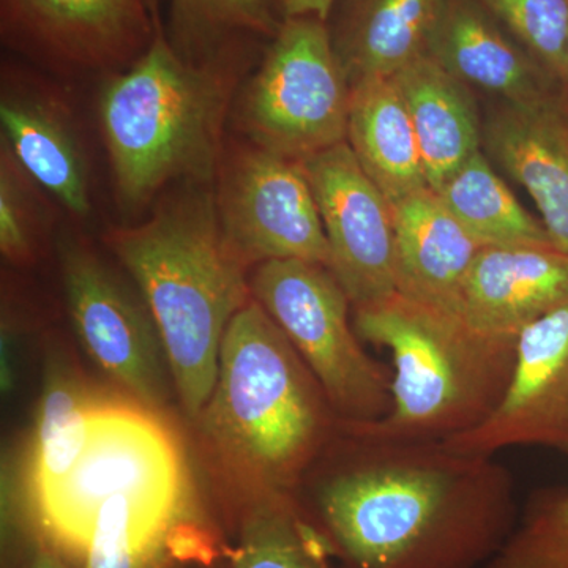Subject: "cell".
<instances>
[{
  "label": "cell",
  "mask_w": 568,
  "mask_h": 568,
  "mask_svg": "<svg viewBox=\"0 0 568 568\" xmlns=\"http://www.w3.org/2000/svg\"><path fill=\"white\" fill-rule=\"evenodd\" d=\"M301 489L342 568H485L519 517L515 478L495 457L343 425Z\"/></svg>",
  "instance_id": "obj_1"
},
{
  "label": "cell",
  "mask_w": 568,
  "mask_h": 568,
  "mask_svg": "<svg viewBox=\"0 0 568 568\" xmlns=\"http://www.w3.org/2000/svg\"><path fill=\"white\" fill-rule=\"evenodd\" d=\"M248 493H294L342 420L282 328L254 298L235 313L215 387L196 420Z\"/></svg>",
  "instance_id": "obj_2"
},
{
  "label": "cell",
  "mask_w": 568,
  "mask_h": 568,
  "mask_svg": "<svg viewBox=\"0 0 568 568\" xmlns=\"http://www.w3.org/2000/svg\"><path fill=\"white\" fill-rule=\"evenodd\" d=\"M106 242L136 283L182 409L196 420L215 387L227 325L253 298L215 196L189 190L164 201L144 223L111 231Z\"/></svg>",
  "instance_id": "obj_3"
},
{
  "label": "cell",
  "mask_w": 568,
  "mask_h": 568,
  "mask_svg": "<svg viewBox=\"0 0 568 568\" xmlns=\"http://www.w3.org/2000/svg\"><path fill=\"white\" fill-rule=\"evenodd\" d=\"M353 324L394 361L387 416L342 422L365 435L446 440L469 432L495 413L517 365L518 338L485 334L462 315L399 293L355 306Z\"/></svg>",
  "instance_id": "obj_4"
},
{
  "label": "cell",
  "mask_w": 568,
  "mask_h": 568,
  "mask_svg": "<svg viewBox=\"0 0 568 568\" xmlns=\"http://www.w3.org/2000/svg\"><path fill=\"white\" fill-rule=\"evenodd\" d=\"M233 74L185 61L162 33L103 91L100 119L115 189L141 207L174 181L211 182L222 163Z\"/></svg>",
  "instance_id": "obj_5"
},
{
  "label": "cell",
  "mask_w": 568,
  "mask_h": 568,
  "mask_svg": "<svg viewBox=\"0 0 568 568\" xmlns=\"http://www.w3.org/2000/svg\"><path fill=\"white\" fill-rule=\"evenodd\" d=\"M126 496L159 517L178 521L185 497L183 462L155 410L100 402L88 446L69 476L36 499L39 526L80 559L100 507Z\"/></svg>",
  "instance_id": "obj_6"
},
{
  "label": "cell",
  "mask_w": 568,
  "mask_h": 568,
  "mask_svg": "<svg viewBox=\"0 0 568 568\" xmlns=\"http://www.w3.org/2000/svg\"><path fill=\"white\" fill-rule=\"evenodd\" d=\"M250 291L312 369L339 420L372 424L387 416L394 373L362 346L349 297L327 267L267 261L253 268Z\"/></svg>",
  "instance_id": "obj_7"
},
{
  "label": "cell",
  "mask_w": 568,
  "mask_h": 568,
  "mask_svg": "<svg viewBox=\"0 0 568 568\" xmlns=\"http://www.w3.org/2000/svg\"><path fill=\"white\" fill-rule=\"evenodd\" d=\"M349 97L327 22L291 18L246 85L239 125L257 148L304 162L346 142Z\"/></svg>",
  "instance_id": "obj_8"
},
{
  "label": "cell",
  "mask_w": 568,
  "mask_h": 568,
  "mask_svg": "<svg viewBox=\"0 0 568 568\" xmlns=\"http://www.w3.org/2000/svg\"><path fill=\"white\" fill-rule=\"evenodd\" d=\"M219 171L220 223L246 268L283 260L328 268L331 248L301 162L252 144L231 152Z\"/></svg>",
  "instance_id": "obj_9"
},
{
  "label": "cell",
  "mask_w": 568,
  "mask_h": 568,
  "mask_svg": "<svg viewBox=\"0 0 568 568\" xmlns=\"http://www.w3.org/2000/svg\"><path fill=\"white\" fill-rule=\"evenodd\" d=\"M61 264L71 324L85 353L134 403L156 413L166 405L171 372L148 306L84 245L67 242Z\"/></svg>",
  "instance_id": "obj_10"
},
{
  "label": "cell",
  "mask_w": 568,
  "mask_h": 568,
  "mask_svg": "<svg viewBox=\"0 0 568 568\" xmlns=\"http://www.w3.org/2000/svg\"><path fill=\"white\" fill-rule=\"evenodd\" d=\"M301 163L331 248L328 271L353 308L396 293L394 205L353 149L342 142Z\"/></svg>",
  "instance_id": "obj_11"
},
{
  "label": "cell",
  "mask_w": 568,
  "mask_h": 568,
  "mask_svg": "<svg viewBox=\"0 0 568 568\" xmlns=\"http://www.w3.org/2000/svg\"><path fill=\"white\" fill-rule=\"evenodd\" d=\"M446 443L485 457L510 447L568 455V305L518 335L517 365L503 402L484 424Z\"/></svg>",
  "instance_id": "obj_12"
},
{
  "label": "cell",
  "mask_w": 568,
  "mask_h": 568,
  "mask_svg": "<svg viewBox=\"0 0 568 568\" xmlns=\"http://www.w3.org/2000/svg\"><path fill=\"white\" fill-rule=\"evenodd\" d=\"M484 151L525 186L552 244L568 253V84L500 102L484 122Z\"/></svg>",
  "instance_id": "obj_13"
},
{
  "label": "cell",
  "mask_w": 568,
  "mask_h": 568,
  "mask_svg": "<svg viewBox=\"0 0 568 568\" xmlns=\"http://www.w3.org/2000/svg\"><path fill=\"white\" fill-rule=\"evenodd\" d=\"M18 39L70 65H118L151 44L145 0H6Z\"/></svg>",
  "instance_id": "obj_14"
},
{
  "label": "cell",
  "mask_w": 568,
  "mask_h": 568,
  "mask_svg": "<svg viewBox=\"0 0 568 568\" xmlns=\"http://www.w3.org/2000/svg\"><path fill=\"white\" fill-rule=\"evenodd\" d=\"M567 305L568 253L555 245L485 246L463 286V317L489 335L518 338Z\"/></svg>",
  "instance_id": "obj_15"
},
{
  "label": "cell",
  "mask_w": 568,
  "mask_h": 568,
  "mask_svg": "<svg viewBox=\"0 0 568 568\" xmlns=\"http://www.w3.org/2000/svg\"><path fill=\"white\" fill-rule=\"evenodd\" d=\"M426 54L469 88L493 93L500 102H529L562 84L477 0L440 2Z\"/></svg>",
  "instance_id": "obj_16"
},
{
  "label": "cell",
  "mask_w": 568,
  "mask_h": 568,
  "mask_svg": "<svg viewBox=\"0 0 568 568\" xmlns=\"http://www.w3.org/2000/svg\"><path fill=\"white\" fill-rule=\"evenodd\" d=\"M394 223L396 293L462 315L467 272L485 246L429 186L394 204Z\"/></svg>",
  "instance_id": "obj_17"
},
{
  "label": "cell",
  "mask_w": 568,
  "mask_h": 568,
  "mask_svg": "<svg viewBox=\"0 0 568 568\" xmlns=\"http://www.w3.org/2000/svg\"><path fill=\"white\" fill-rule=\"evenodd\" d=\"M392 78L416 130L426 181L437 192L467 160L484 151L476 99L469 85L426 52Z\"/></svg>",
  "instance_id": "obj_18"
},
{
  "label": "cell",
  "mask_w": 568,
  "mask_h": 568,
  "mask_svg": "<svg viewBox=\"0 0 568 568\" xmlns=\"http://www.w3.org/2000/svg\"><path fill=\"white\" fill-rule=\"evenodd\" d=\"M346 142L392 205L428 186L416 130L394 78L351 84Z\"/></svg>",
  "instance_id": "obj_19"
},
{
  "label": "cell",
  "mask_w": 568,
  "mask_h": 568,
  "mask_svg": "<svg viewBox=\"0 0 568 568\" xmlns=\"http://www.w3.org/2000/svg\"><path fill=\"white\" fill-rule=\"evenodd\" d=\"M443 0H345L332 41L349 85L394 77L425 54Z\"/></svg>",
  "instance_id": "obj_20"
},
{
  "label": "cell",
  "mask_w": 568,
  "mask_h": 568,
  "mask_svg": "<svg viewBox=\"0 0 568 568\" xmlns=\"http://www.w3.org/2000/svg\"><path fill=\"white\" fill-rule=\"evenodd\" d=\"M99 403L69 355L51 347L44 355L33 424V500L61 484L77 465L88 446L92 414Z\"/></svg>",
  "instance_id": "obj_21"
},
{
  "label": "cell",
  "mask_w": 568,
  "mask_h": 568,
  "mask_svg": "<svg viewBox=\"0 0 568 568\" xmlns=\"http://www.w3.org/2000/svg\"><path fill=\"white\" fill-rule=\"evenodd\" d=\"M215 568H342L294 493H248Z\"/></svg>",
  "instance_id": "obj_22"
},
{
  "label": "cell",
  "mask_w": 568,
  "mask_h": 568,
  "mask_svg": "<svg viewBox=\"0 0 568 568\" xmlns=\"http://www.w3.org/2000/svg\"><path fill=\"white\" fill-rule=\"evenodd\" d=\"M0 122L22 170L69 211H91L88 173L77 142L55 112L32 100L3 99Z\"/></svg>",
  "instance_id": "obj_23"
},
{
  "label": "cell",
  "mask_w": 568,
  "mask_h": 568,
  "mask_svg": "<svg viewBox=\"0 0 568 568\" xmlns=\"http://www.w3.org/2000/svg\"><path fill=\"white\" fill-rule=\"evenodd\" d=\"M436 193L481 246L555 245L544 223L519 204L484 151L467 160Z\"/></svg>",
  "instance_id": "obj_24"
},
{
  "label": "cell",
  "mask_w": 568,
  "mask_h": 568,
  "mask_svg": "<svg viewBox=\"0 0 568 568\" xmlns=\"http://www.w3.org/2000/svg\"><path fill=\"white\" fill-rule=\"evenodd\" d=\"M173 530V519L145 510L130 497H110L97 514L82 568H170Z\"/></svg>",
  "instance_id": "obj_25"
},
{
  "label": "cell",
  "mask_w": 568,
  "mask_h": 568,
  "mask_svg": "<svg viewBox=\"0 0 568 568\" xmlns=\"http://www.w3.org/2000/svg\"><path fill=\"white\" fill-rule=\"evenodd\" d=\"M485 568H568V488L538 489Z\"/></svg>",
  "instance_id": "obj_26"
},
{
  "label": "cell",
  "mask_w": 568,
  "mask_h": 568,
  "mask_svg": "<svg viewBox=\"0 0 568 568\" xmlns=\"http://www.w3.org/2000/svg\"><path fill=\"white\" fill-rule=\"evenodd\" d=\"M556 81L568 84V0H477Z\"/></svg>",
  "instance_id": "obj_27"
},
{
  "label": "cell",
  "mask_w": 568,
  "mask_h": 568,
  "mask_svg": "<svg viewBox=\"0 0 568 568\" xmlns=\"http://www.w3.org/2000/svg\"><path fill=\"white\" fill-rule=\"evenodd\" d=\"M181 39L212 44L234 33L274 37L280 24L267 0H173Z\"/></svg>",
  "instance_id": "obj_28"
},
{
  "label": "cell",
  "mask_w": 568,
  "mask_h": 568,
  "mask_svg": "<svg viewBox=\"0 0 568 568\" xmlns=\"http://www.w3.org/2000/svg\"><path fill=\"white\" fill-rule=\"evenodd\" d=\"M26 171L9 145L0 159V250L13 263L32 257V204L26 189Z\"/></svg>",
  "instance_id": "obj_29"
},
{
  "label": "cell",
  "mask_w": 568,
  "mask_h": 568,
  "mask_svg": "<svg viewBox=\"0 0 568 568\" xmlns=\"http://www.w3.org/2000/svg\"><path fill=\"white\" fill-rule=\"evenodd\" d=\"M20 568H82V564L43 529L37 528L26 545Z\"/></svg>",
  "instance_id": "obj_30"
},
{
  "label": "cell",
  "mask_w": 568,
  "mask_h": 568,
  "mask_svg": "<svg viewBox=\"0 0 568 568\" xmlns=\"http://www.w3.org/2000/svg\"><path fill=\"white\" fill-rule=\"evenodd\" d=\"M282 14L283 21L291 18H317L328 22L336 0H267Z\"/></svg>",
  "instance_id": "obj_31"
}]
</instances>
